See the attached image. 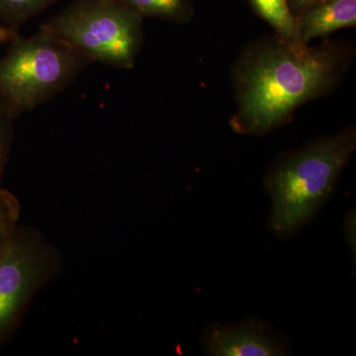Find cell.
Returning <instances> with one entry per match:
<instances>
[{
  "instance_id": "cell-14",
  "label": "cell",
  "mask_w": 356,
  "mask_h": 356,
  "mask_svg": "<svg viewBox=\"0 0 356 356\" xmlns=\"http://www.w3.org/2000/svg\"><path fill=\"white\" fill-rule=\"evenodd\" d=\"M320 0H287L288 7L295 20L301 15L308 7L313 6Z\"/></svg>"
},
{
  "instance_id": "cell-5",
  "label": "cell",
  "mask_w": 356,
  "mask_h": 356,
  "mask_svg": "<svg viewBox=\"0 0 356 356\" xmlns=\"http://www.w3.org/2000/svg\"><path fill=\"white\" fill-rule=\"evenodd\" d=\"M64 261L53 243L34 227L18 222L0 245V346L19 329L39 291L62 273Z\"/></svg>"
},
{
  "instance_id": "cell-9",
  "label": "cell",
  "mask_w": 356,
  "mask_h": 356,
  "mask_svg": "<svg viewBox=\"0 0 356 356\" xmlns=\"http://www.w3.org/2000/svg\"><path fill=\"white\" fill-rule=\"evenodd\" d=\"M248 2L255 14L266 21L274 32L291 41L300 42L296 20L290 13L287 0H248Z\"/></svg>"
},
{
  "instance_id": "cell-15",
  "label": "cell",
  "mask_w": 356,
  "mask_h": 356,
  "mask_svg": "<svg viewBox=\"0 0 356 356\" xmlns=\"http://www.w3.org/2000/svg\"><path fill=\"white\" fill-rule=\"evenodd\" d=\"M19 32L14 31L13 29L0 24V46L1 44H11L16 39L19 38Z\"/></svg>"
},
{
  "instance_id": "cell-12",
  "label": "cell",
  "mask_w": 356,
  "mask_h": 356,
  "mask_svg": "<svg viewBox=\"0 0 356 356\" xmlns=\"http://www.w3.org/2000/svg\"><path fill=\"white\" fill-rule=\"evenodd\" d=\"M13 117L8 114L2 103L0 102V187H2V178L6 172L7 163H8L9 156H10L11 147H13Z\"/></svg>"
},
{
  "instance_id": "cell-7",
  "label": "cell",
  "mask_w": 356,
  "mask_h": 356,
  "mask_svg": "<svg viewBox=\"0 0 356 356\" xmlns=\"http://www.w3.org/2000/svg\"><path fill=\"white\" fill-rule=\"evenodd\" d=\"M301 43L325 38L332 33L356 26V0H320L296 19Z\"/></svg>"
},
{
  "instance_id": "cell-4",
  "label": "cell",
  "mask_w": 356,
  "mask_h": 356,
  "mask_svg": "<svg viewBox=\"0 0 356 356\" xmlns=\"http://www.w3.org/2000/svg\"><path fill=\"white\" fill-rule=\"evenodd\" d=\"M144 16L117 0H76L40 27L93 63L128 70L143 44Z\"/></svg>"
},
{
  "instance_id": "cell-11",
  "label": "cell",
  "mask_w": 356,
  "mask_h": 356,
  "mask_svg": "<svg viewBox=\"0 0 356 356\" xmlns=\"http://www.w3.org/2000/svg\"><path fill=\"white\" fill-rule=\"evenodd\" d=\"M21 206L10 191L0 187V245L19 222Z\"/></svg>"
},
{
  "instance_id": "cell-6",
  "label": "cell",
  "mask_w": 356,
  "mask_h": 356,
  "mask_svg": "<svg viewBox=\"0 0 356 356\" xmlns=\"http://www.w3.org/2000/svg\"><path fill=\"white\" fill-rule=\"evenodd\" d=\"M202 348L210 356H284L291 350L266 323L248 318L232 324L213 323L203 332Z\"/></svg>"
},
{
  "instance_id": "cell-2",
  "label": "cell",
  "mask_w": 356,
  "mask_h": 356,
  "mask_svg": "<svg viewBox=\"0 0 356 356\" xmlns=\"http://www.w3.org/2000/svg\"><path fill=\"white\" fill-rule=\"evenodd\" d=\"M355 149L356 129L348 126L278 154L264 178L271 198L269 229L288 238L310 224L331 198Z\"/></svg>"
},
{
  "instance_id": "cell-1",
  "label": "cell",
  "mask_w": 356,
  "mask_h": 356,
  "mask_svg": "<svg viewBox=\"0 0 356 356\" xmlns=\"http://www.w3.org/2000/svg\"><path fill=\"white\" fill-rule=\"evenodd\" d=\"M355 56L346 42L310 46L275 32L250 42L232 69V130L259 137L286 125L300 106L337 88Z\"/></svg>"
},
{
  "instance_id": "cell-3",
  "label": "cell",
  "mask_w": 356,
  "mask_h": 356,
  "mask_svg": "<svg viewBox=\"0 0 356 356\" xmlns=\"http://www.w3.org/2000/svg\"><path fill=\"white\" fill-rule=\"evenodd\" d=\"M0 58V102L15 120L50 102L95 64L84 54L40 31L9 44Z\"/></svg>"
},
{
  "instance_id": "cell-8",
  "label": "cell",
  "mask_w": 356,
  "mask_h": 356,
  "mask_svg": "<svg viewBox=\"0 0 356 356\" xmlns=\"http://www.w3.org/2000/svg\"><path fill=\"white\" fill-rule=\"evenodd\" d=\"M144 17L186 24L195 15L192 0H117Z\"/></svg>"
},
{
  "instance_id": "cell-13",
  "label": "cell",
  "mask_w": 356,
  "mask_h": 356,
  "mask_svg": "<svg viewBox=\"0 0 356 356\" xmlns=\"http://www.w3.org/2000/svg\"><path fill=\"white\" fill-rule=\"evenodd\" d=\"M356 211L355 207L350 208L343 220V236L346 242L351 250L353 257V267L355 268L356 259Z\"/></svg>"
},
{
  "instance_id": "cell-10",
  "label": "cell",
  "mask_w": 356,
  "mask_h": 356,
  "mask_svg": "<svg viewBox=\"0 0 356 356\" xmlns=\"http://www.w3.org/2000/svg\"><path fill=\"white\" fill-rule=\"evenodd\" d=\"M60 0H0V24L19 32L25 23Z\"/></svg>"
}]
</instances>
